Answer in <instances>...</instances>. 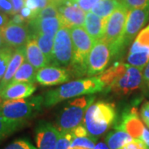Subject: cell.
I'll use <instances>...</instances> for the list:
<instances>
[{
    "instance_id": "10",
    "label": "cell",
    "mask_w": 149,
    "mask_h": 149,
    "mask_svg": "<svg viewBox=\"0 0 149 149\" xmlns=\"http://www.w3.org/2000/svg\"><path fill=\"white\" fill-rule=\"evenodd\" d=\"M56 7L63 26L70 28L72 27H82L84 25L85 12L72 0L62 1L56 4Z\"/></svg>"
},
{
    "instance_id": "33",
    "label": "cell",
    "mask_w": 149,
    "mask_h": 149,
    "mask_svg": "<svg viewBox=\"0 0 149 149\" xmlns=\"http://www.w3.org/2000/svg\"><path fill=\"white\" fill-rule=\"evenodd\" d=\"M121 4L124 6L128 10L136 8H143L149 6V0H119Z\"/></svg>"
},
{
    "instance_id": "8",
    "label": "cell",
    "mask_w": 149,
    "mask_h": 149,
    "mask_svg": "<svg viewBox=\"0 0 149 149\" xmlns=\"http://www.w3.org/2000/svg\"><path fill=\"white\" fill-rule=\"evenodd\" d=\"M113 56L110 46L100 39L95 43L87 58L86 75L93 76L103 72Z\"/></svg>"
},
{
    "instance_id": "23",
    "label": "cell",
    "mask_w": 149,
    "mask_h": 149,
    "mask_svg": "<svg viewBox=\"0 0 149 149\" xmlns=\"http://www.w3.org/2000/svg\"><path fill=\"white\" fill-rule=\"evenodd\" d=\"M121 5L119 0H100L92 8V13L100 17L106 18Z\"/></svg>"
},
{
    "instance_id": "15",
    "label": "cell",
    "mask_w": 149,
    "mask_h": 149,
    "mask_svg": "<svg viewBox=\"0 0 149 149\" xmlns=\"http://www.w3.org/2000/svg\"><path fill=\"white\" fill-rule=\"evenodd\" d=\"M144 128L143 123L139 118L138 110L134 107L123 113L120 123L116 126V128L125 131L133 139H140Z\"/></svg>"
},
{
    "instance_id": "11",
    "label": "cell",
    "mask_w": 149,
    "mask_h": 149,
    "mask_svg": "<svg viewBox=\"0 0 149 149\" xmlns=\"http://www.w3.org/2000/svg\"><path fill=\"white\" fill-rule=\"evenodd\" d=\"M142 80V70L128 65L125 73L113 84L109 91L117 94L128 95L139 89Z\"/></svg>"
},
{
    "instance_id": "42",
    "label": "cell",
    "mask_w": 149,
    "mask_h": 149,
    "mask_svg": "<svg viewBox=\"0 0 149 149\" xmlns=\"http://www.w3.org/2000/svg\"><path fill=\"white\" fill-rule=\"evenodd\" d=\"M20 14L22 15V17H23V18H25L27 22L29 21V20H31L33 18V17H34V13H33V12H32L30 8H27L26 6H24L22 8L20 11Z\"/></svg>"
},
{
    "instance_id": "28",
    "label": "cell",
    "mask_w": 149,
    "mask_h": 149,
    "mask_svg": "<svg viewBox=\"0 0 149 149\" xmlns=\"http://www.w3.org/2000/svg\"><path fill=\"white\" fill-rule=\"evenodd\" d=\"M15 49L6 46L0 49V82L3 78Z\"/></svg>"
},
{
    "instance_id": "43",
    "label": "cell",
    "mask_w": 149,
    "mask_h": 149,
    "mask_svg": "<svg viewBox=\"0 0 149 149\" xmlns=\"http://www.w3.org/2000/svg\"><path fill=\"white\" fill-rule=\"evenodd\" d=\"M13 18L11 19L10 22H13V23H15V24H19V25H25L26 22H27V20L25 18H23L20 13H16L14 15H13Z\"/></svg>"
},
{
    "instance_id": "46",
    "label": "cell",
    "mask_w": 149,
    "mask_h": 149,
    "mask_svg": "<svg viewBox=\"0 0 149 149\" xmlns=\"http://www.w3.org/2000/svg\"><path fill=\"white\" fill-rule=\"evenodd\" d=\"M143 80L149 86V63L146 65V67L144 68L143 74Z\"/></svg>"
},
{
    "instance_id": "48",
    "label": "cell",
    "mask_w": 149,
    "mask_h": 149,
    "mask_svg": "<svg viewBox=\"0 0 149 149\" xmlns=\"http://www.w3.org/2000/svg\"><path fill=\"white\" fill-rule=\"evenodd\" d=\"M6 47V44L4 42L3 37V34H2V30H0V49Z\"/></svg>"
},
{
    "instance_id": "30",
    "label": "cell",
    "mask_w": 149,
    "mask_h": 149,
    "mask_svg": "<svg viewBox=\"0 0 149 149\" xmlns=\"http://www.w3.org/2000/svg\"><path fill=\"white\" fill-rule=\"evenodd\" d=\"M59 16L60 14H59L58 8L56 5L51 3L46 8L39 11L36 14V16L34 17V18L40 19V18H47V17H56Z\"/></svg>"
},
{
    "instance_id": "7",
    "label": "cell",
    "mask_w": 149,
    "mask_h": 149,
    "mask_svg": "<svg viewBox=\"0 0 149 149\" xmlns=\"http://www.w3.org/2000/svg\"><path fill=\"white\" fill-rule=\"evenodd\" d=\"M73 43L69 27L62 26L56 32L50 63L59 66H69L73 60Z\"/></svg>"
},
{
    "instance_id": "25",
    "label": "cell",
    "mask_w": 149,
    "mask_h": 149,
    "mask_svg": "<svg viewBox=\"0 0 149 149\" xmlns=\"http://www.w3.org/2000/svg\"><path fill=\"white\" fill-rule=\"evenodd\" d=\"M27 122L0 117V143L25 126Z\"/></svg>"
},
{
    "instance_id": "35",
    "label": "cell",
    "mask_w": 149,
    "mask_h": 149,
    "mask_svg": "<svg viewBox=\"0 0 149 149\" xmlns=\"http://www.w3.org/2000/svg\"><path fill=\"white\" fill-rule=\"evenodd\" d=\"M135 42L141 46L149 47V24L139 32L135 39Z\"/></svg>"
},
{
    "instance_id": "17",
    "label": "cell",
    "mask_w": 149,
    "mask_h": 149,
    "mask_svg": "<svg viewBox=\"0 0 149 149\" xmlns=\"http://www.w3.org/2000/svg\"><path fill=\"white\" fill-rule=\"evenodd\" d=\"M36 91V85L32 82L11 83L0 93L2 100H17L29 98Z\"/></svg>"
},
{
    "instance_id": "12",
    "label": "cell",
    "mask_w": 149,
    "mask_h": 149,
    "mask_svg": "<svg viewBox=\"0 0 149 149\" xmlns=\"http://www.w3.org/2000/svg\"><path fill=\"white\" fill-rule=\"evenodd\" d=\"M2 34L6 46L13 49L25 46L31 38V32L27 24L19 25L10 22L2 29Z\"/></svg>"
},
{
    "instance_id": "37",
    "label": "cell",
    "mask_w": 149,
    "mask_h": 149,
    "mask_svg": "<svg viewBox=\"0 0 149 149\" xmlns=\"http://www.w3.org/2000/svg\"><path fill=\"white\" fill-rule=\"evenodd\" d=\"M0 11L7 15H13V8L10 0H0Z\"/></svg>"
},
{
    "instance_id": "34",
    "label": "cell",
    "mask_w": 149,
    "mask_h": 149,
    "mask_svg": "<svg viewBox=\"0 0 149 149\" xmlns=\"http://www.w3.org/2000/svg\"><path fill=\"white\" fill-rule=\"evenodd\" d=\"M4 149H37L33 145L30 143L27 140L19 139L14 141L13 143L9 144Z\"/></svg>"
},
{
    "instance_id": "18",
    "label": "cell",
    "mask_w": 149,
    "mask_h": 149,
    "mask_svg": "<svg viewBox=\"0 0 149 149\" xmlns=\"http://www.w3.org/2000/svg\"><path fill=\"white\" fill-rule=\"evenodd\" d=\"M25 60H26L25 46H22L15 49L5 74H4V76L0 82V93L10 84L17 70L19 69V67L25 61Z\"/></svg>"
},
{
    "instance_id": "29",
    "label": "cell",
    "mask_w": 149,
    "mask_h": 149,
    "mask_svg": "<svg viewBox=\"0 0 149 149\" xmlns=\"http://www.w3.org/2000/svg\"><path fill=\"white\" fill-rule=\"evenodd\" d=\"M97 139L87 137H75L73 138L70 149H93L95 146Z\"/></svg>"
},
{
    "instance_id": "20",
    "label": "cell",
    "mask_w": 149,
    "mask_h": 149,
    "mask_svg": "<svg viewBox=\"0 0 149 149\" xmlns=\"http://www.w3.org/2000/svg\"><path fill=\"white\" fill-rule=\"evenodd\" d=\"M26 49V59L36 70L42 69V67L47 66L49 63L47 58L42 53L39 48L36 40L31 37L25 45Z\"/></svg>"
},
{
    "instance_id": "41",
    "label": "cell",
    "mask_w": 149,
    "mask_h": 149,
    "mask_svg": "<svg viewBox=\"0 0 149 149\" xmlns=\"http://www.w3.org/2000/svg\"><path fill=\"white\" fill-rule=\"evenodd\" d=\"M10 1L13 8V15L18 13L25 4V0H10Z\"/></svg>"
},
{
    "instance_id": "4",
    "label": "cell",
    "mask_w": 149,
    "mask_h": 149,
    "mask_svg": "<svg viewBox=\"0 0 149 149\" xmlns=\"http://www.w3.org/2000/svg\"><path fill=\"white\" fill-rule=\"evenodd\" d=\"M73 43V60L69 65L72 73L76 76L86 74L87 58L94 47L95 41L88 34L82 27H72L70 28Z\"/></svg>"
},
{
    "instance_id": "26",
    "label": "cell",
    "mask_w": 149,
    "mask_h": 149,
    "mask_svg": "<svg viewBox=\"0 0 149 149\" xmlns=\"http://www.w3.org/2000/svg\"><path fill=\"white\" fill-rule=\"evenodd\" d=\"M31 37H33L39 48L41 49V51L42 52V53L46 56V57L47 58L48 61L50 63L51 58H52V51H53L54 46V37L46 35V34H35L32 35Z\"/></svg>"
},
{
    "instance_id": "6",
    "label": "cell",
    "mask_w": 149,
    "mask_h": 149,
    "mask_svg": "<svg viewBox=\"0 0 149 149\" xmlns=\"http://www.w3.org/2000/svg\"><path fill=\"white\" fill-rule=\"evenodd\" d=\"M129 10L124 6H119L116 10L107 18L104 37L112 49L113 56H116L125 47L123 38Z\"/></svg>"
},
{
    "instance_id": "21",
    "label": "cell",
    "mask_w": 149,
    "mask_h": 149,
    "mask_svg": "<svg viewBox=\"0 0 149 149\" xmlns=\"http://www.w3.org/2000/svg\"><path fill=\"white\" fill-rule=\"evenodd\" d=\"M128 65V64L123 62H115L109 69L103 71L98 76V78L101 80L102 84L104 85V90L109 91L113 84L125 73Z\"/></svg>"
},
{
    "instance_id": "39",
    "label": "cell",
    "mask_w": 149,
    "mask_h": 149,
    "mask_svg": "<svg viewBox=\"0 0 149 149\" xmlns=\"http://www.w3.org/2000/svg\"><path fill=\"white\" fill-rule=\"evenodd\" d=\"M141 117L145 124L149 128V102H146L141 108Z\"/></svg>"
},
{
    "instance_id": "32",
    "label": "cell",
    "mask_w": 149,
    "mask_h": 149,
    "mask_svg": "<svg viewBox=\"0 0 149 149\" xmlns=\"http://www.w3.org/2000/svg\"><path fill=\"white\" fill-rule=\"evenodd\" d=\"M50 3H51V0H25L24 5L33 12L34 17H35L39 11L46 8ZM34 17H33V18H34Z\"/></svg>"
},
{
    "instance_id": "9",
    "label": "cell",
    "mask_w": 149,
    "mask_h": 149,
    "mask_svg": "<svg viewBox=\"0 0 149 149\" xmlns=\"http://www.w3.org/2000/svg\"><path fill=\"white\" fill-rule=\"evenodd\" d=\"M149 17V6L143 8H136L128 12L123 42L126 47L132 42L133 38L137 37L138 32L141 30Z\"/></svg>"
},
{
    "instance_id": "38",
    "label": "cell",
    "mask_w": 149,
    "mask_h": 149,
    "mask_svg": "<svg viewBox=\"0 0 149 149\" xmlns=\"http://www.w3.org/2000/svg\"><path fill=\"white\" fill-rule=\"evenodd\" d=\"M120 149H148L140 140L139 139H133L130 143L125 144Z\"/></svg>"
},
{
    "instance_id": "1",
    "label": "cell",
    "mask_w": 149,
    "mask_h": 149,
    "mask_svg": "<svg viewBox=\"0 0 149 149\" xmlns=\"http://www.w3.org/2000/svg\"><path fill=\"white\" fill-rule=\"evenodd\" d=\"M103 90L104 85L98 77L74 80L55 90L47 91L43 96L44 106L52 107L70 98L95 94Z\"/></svg>"
},
{
    "instance_id": "2",
    "label": "cell",
    "mask_w": 149,
    "mask_h": 149,
    "mask_svg": "<svg viewBox=\"0 0 149 149\" xmlns=\"http://www.w3.org/2000/svg\"><path fill=\"white\" fill-rule=\"evenodd\" d=\"M116 116L113 104L100 101L88 107L83 118V125L90 137L98 139L114 123Z\"/></svg>"
},
{
    "instance_id": "19",
    "label": "cell",
    "mask_w": 149,
    "mask_h": 149,
    "mask_svg": "<svg viewBox=\"0 0 149 149\" xmlns=\"http://www.w3.org/2000/svg\"><path fill=\"white\" fill-rule=\"evenodd\" d=\"M107 18H103L92 12H88L85 15L84 27L85 31L95 42L104 37Z\"/></svg>"
},
{
    "instance_id": "45",
    "label": "cell",
    "mask_w": 149,
    "mask_h": 149,
    "mask_svg": "<svg viewBox=\"0 0 149 149\" xmlns=\"http://www.w3.org/2000/svg\"><path fill=\"white\" fill-rule=\"evenodd\" d=\"M9 22L8 16L0 11V30H2L3 27H5Z\"/></svg>"
},
{
    "instance_id": "14",
    "label": "cell",
    "mask_w": 149,
    "mask_h": 149,
    "mask_svg": "<svg viewBox=\"0 0 149 149\" xmlns=\"http://www.w3.org/2000/svg\"><path fill=\"white\" fill-rule=\"evenodd\" d=\"M69 71L63 67L47 65L38 70L36 74V81L43 86L60 85L70 80Z\"/></svg>"
},
{
    "instance_id": "22",
    "label": "cell",
    "mask_w": 149,
    "mask_h": 149,
    "mask_svg": "<svg viewBox=\"0 0 149 149\" xmlns=\"http://www.w3.org/2000/svg\"><path fill=\"white\" fill-rule=\"evenodd\" d=\"M133 140V138L128 133L116 128L114 131L109 133L105 138L106 144L109 149H120Z\"/></svg>"
},
{
    "instance_id": "27",
    "label": "cell",
    "mask_w": 149,
    "mask_h": 149,
    "mask_svg": "<svg viewBox=\"0 0 149 149\" xmlns=\"http://www.w3.org/2000/svg\"><path fill=\"white\" fill-rule=\"evenodd\" d=\"M127 61L130 65L143 70L149 61V51L129 52Z\"/></svg>"
},
{
    "instance_id": "13",
    "label": "cell",
    "mask_w": 149,
    "mask_h": 149,
    "mask_svg": "<svg viewBox=\"0 0 149 149\" xmlns=\"http://www.w3.org/2000/svg\"><path fill=\"white\" fill-rule=\"evenodd\" d=\"M60 132L52 123L41 121L35 128V141L37 149H55Z\"/></svg>"
},
{
    "instance_id": "36",
    "label": "cell",
    "mask_w": 149,
    "mask_h": 149,
    "mask_svg": "<svg viewBox=\"0 0 149 149\" xmlns=\"http://www.w3.org/2000/svg\"><path fill=\"white\" fill-rule=\"evenodd\" d=\"M72 1L74 2L78 6H80L85 12H89L100 0H72Z\"/></svg>"
},
{
    "instance_id": "49",
    "label": "cell",
    "mask_w": 149,
    "mask_h": 149,
    "mask_svg": "<svg viewBox=\"0 0 149 149\" xmlns=\"http://www.w3.org/2000/svg\"><path fill=\"white\" fill-rule=\"evenodd\" d=\"M62 1H65V0H51V3H52L56 5V4H58L59 3H61Z\"/></svg>"
},
{
    "instance_id": "16",
    "label": "cell",
    "mask_w": 149,
    "mask_h": 149,
    "mask_svg": "<svg viewBox=\"0 0 149 149\" xmlns=\"http://www.w3.org/2000/svg\"><path fill=\"white\" fill-rule=\"evenodd\" d=\"M27 26L31 32V36L35 34H46L54 37L63 23L60 17L47 18H33L27 22Z\"/></svg>"
},
{
    "instance_id": "5",
    "label": "cell",
    "mask_w": 149,
    "mask_h": 149,
    "mask_svg": "<svg viewBox=\"0 0 149 149\" xmlns=\"http://www.w3.org/2000/svg\"><path fill=\"white\" fill-rule=\"evenodd\" d=\"M94 100L95 97L92 96H83L68 102L56 118V128L59 132H70L79 126L84 118L86 109Z\"/></svg>"
},
{
    "instance_id": "47",
    "label": "cell",
    "mask_w": 149,
    "mask_h": 149,
    "mask_svg": "<svg viewBox=\"0 0 149 149\" xmlns=\"http://www.w3.org/2000/svg\"><path fill=\"white\" fill-rule=\"evenodd\" d=\"M93 149H109L108 145L104 143H98L97 144H95V148Z\"/></svg>"
},
{
    "instance_id": "3",
    "label": "cell",
    "mask_w": 149,
    "mask_h": 149,
    "mask_svg": "<svg viewBox=\"0 0 149 149\" xmlns=\"http://www.w3.org/2000/svg\"><path fill=\"white\" fill-rule=\"evenodd\" d=\"M42 105L43 96L39 95L28 99L4 100L0 104V117L27 122L41 112Z\"/></svg>"
},
{
    "instance_id": "40",
    "label": "cell",
    "mask_w": 149,
    "mask_h": 149,
    "mask_svg": "<svg viewBox=\"0 0 149 149\" xmlns=\"http://www.w3.org/2000/svg\"><path fill=\"white\" fill-rule=\"evenodd\" d=\"M72 135H73V138L75 137H87L89 136V133L87 132L86 128H85L84 125H79L77 126L76 128H74L73 130L70 131Z\"/></svg>"
},
{
    "instance_id": "31",
    "label": "cell",
    "mask_w": 149,
    "mask_h": 149,
    "mask_svg": "<svg viewBox=\"0 0 149 149\" xmlns=\"http://www.w3.org/2000/svg\"><path fill=\"white\" fill-rule=\"evenodd\" d=\"M72 139L73 135L70 131L60 133V136L56 142L55 149H70Z\"/></svg>"
},
{
    "instance_id": "24",
    "label": "cell",
    "mask_w": 149,
    "mask_h": 149,
    "mask_svg": "<svg viewBox=\"0 0 149 149\" xmlns=\"http://www.w3.org/2000/svg\"><path fill=\"white\" fill-rule=\"evenodd\" d=\"M37 70L27 61H24L19 69L17 70L11 83L16 82H32L34 83L36 80ZM10 83V84H11Z\"/></svg>"
},
{
    "instance_id": "44",
    "label": "cell",
    "mask_w": 149,
    "mask_h": 149,
    "mask_svg": "<svg viewBox=\"0 0 149 149\" xmlns=\"http://www.w3.org/2000/svg\"><path fill=\"white\" fill-rule=\"evenodd\" d=\"M139 140H140L145 145V147L149 149V130L148 128H144L143 134H142L141 138Z\"/></svg>"
}]
</instances>
